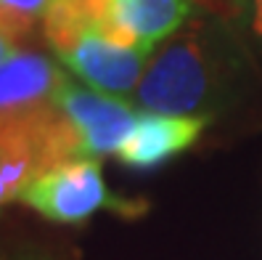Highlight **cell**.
Wrapping results in <instances>:
<instances>
[{
    "instance_id": "obj_8",
    "label": "cell",
    "mask_w": 262,
    "mask_h": 260,
    "mask_svg": "<svg viewBox=\"0 0 262 260\" xmlns=\"http://www.w3.org/2000/svg\"><path fill=\"white\" fill-rule=\"evenodd\" d=\"M109 27V0H53L42 19V35L58 53L77 43L90 29Z\"/></svg>"
},
{
    "instance_id": "obj_1",
    "label": "cell",
    "mask_w": 262,
    "mask_h": 260,
    "mask_svg": "<svg viewBox=\"0 0 262 260\" xmlns=\"http://www.w3.org/2000/svg\"><path fill=\"white\" fill-rule=\"evenodd\" d=\"M236 45L225 29L199 22L183 27L154 51L135 104L143 112L212 117L233 98Z\"/></svg>"
},
{
    "instance_id": "obj_11",
    "label": "cell",
    "mask_w": 262,
    "mask_h": 260,
    "mask_svg": "<svg viewBox=\"0 0 262 260\" xmlns=\"http://www.w3.org/2000/svg\"><path fill=\"white\" fill-rule=\"evenodd\" d=\"M13 51H16V48H13V37L0 29V64H3L8 56H13Z\"/></svg>"
},
{
    "instance_id": "obj_10",
    "label": "cell",
    "mask_w": 262,
    "mask_h": 260,
    "mask_svg": "<svg viewBox=\"0 0 262 260\" xmlns=\"http://www.w3.org/2000/svg\"><path fill=\"white\" fill-rule=\"evenodd\" d=\"M233 6L246 37H252L262 48V0H236Z\"/></svg>"
},
{
    "instance_id": "obj_9",
    "label": "cell",
    "mask_w": 262,
    "mask_h": 260,
    "mask_svg": "<svg viewBox=\"0 0 262 260\" xmlns=\"http://www.w3.org/2000/svg\"><path fill=\"white\" fill-rule=\"evenodd\" d=\"M53 0H0V29L13 40L27 37L35 29V24H42Z\"/></svg>"
},
{
    "instance_id": "obj_4",
    "label": "cell",
    "mask_w": 262,
    "mask_h": 260,
    "mask_svg": "<svg viewBox=\"0 0 262 260\" xmlns=\"http://www.w3.org/2000/svg\"><path fill=\"white\" fill-rule=\"evenodd\" d=\"M151 56L154 48L125 45L103 29H90L82 37H77L72 48L58 53L67 69L77 74L85 85L119 98L135 93Z\"/></svg>"
},
{
    "instance_id": "obj_3",
    "label": "cell",
    "mask_w": 262,
    "mask_h": 260,
    "mask_svg": "<svg viewBox=\"0 0 262 260\" xmlns=\"http://www.w3.org/2000/svg\"><path fill=\"white\" fill-rule=\"evenodd\" d=\"M53 101L72 122L82 159L117 154L141 114V109L127 104L125 98L101 93L90 85H80L72 77L61 80Z\"/></svg>"
},
{
    "instance_id": "obj_2",
    "label": "cell",
    "mask_w": 262,
    "mask_h": 260,
    "mask_svg": "<svg viewBox=\"0 0 262 260\" xmlns=\"http://www.w3.org/2000/svg\"><path fill=\"white\" fill-rule=\"evenodd\" d=\"M19 202L29 205L42 218L67 226L85 223L98 210L130 212V205H122L106 189L98 159H72L37 173L24 186Z\"/></svg>"
},
{
    "instance_id": "obj_5",
    "label": "cell",
    "mask_w": 262,
    "mask_h": 260,
    "mask_svg": "<svg viewBox=\"0 0 262 260\" xmlns=\"http://www.w3.org/2000/svg\"><path fill=\"white\" fill-rule=\"evenodd\" d=\"M207 122L209 117L199 114H162L141 109L135 128L117 151V159L133 170L159 167L191 149L204 133Z\"/></svg>"
},
{
    "instance_id": "obj_7",
    "label": "cell",
    "mask_w": 262,
    "mask_h": 260,
    "mask_svg": "<svg viewBox=\"0 0 262 260\" xmlns=\"http://www.w3.org/2000/svg\"><path fill=\"white\" fill-rule=\"evenodd\" d=\"M67 74L48 56L35 51H13L0 64V114L27 112L53 101Z\"/></svg>"
},
{
    "instance_id": "obj_6",
    "label": "cell",
    "mask_w": 262,
    "mask_h": 260,
    "mask_svg": "<svg viewBox=\"0 0 262 260\" xmlns=\"http://www.w3.org/2000/svg\"><path fill=\"white\" fill-rule=\"evenodd\" d=\"M193 0H109V32L114 40L154 48L172 37L193 16Z\"/></svg>"
}]
</instances>
